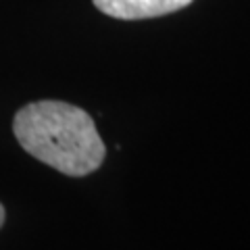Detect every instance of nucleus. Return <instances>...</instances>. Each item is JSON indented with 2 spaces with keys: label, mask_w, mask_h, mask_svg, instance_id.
<instances>
[{
  "label": "nucleus",
  "mask_w": 250,
  "mask_h": 250,
  "mask_svg": "<svg viewBox=\"0 0 250 250\" xmlns=\"http://www.w3.org/2000/svg\"><path fill=\"white\" fill-rule=\"evenodd\" d=\"M92 2L100 13L108 15V17L138 21L186 9L188 4H192V0H92Z\"/></svg>",
  "instance_id": "obj_2"
},
{
  "label": "nucleus",
  "mask_w": 250,
  "mask_h": 250,
  "mask_svg": "<svg viewBox=\"0 0 250 250\" xmlns=\"http://www.w3.org/2000/svg\"><path fill=\"white\" fill-rule=\"evenodd\" d=\"M13 134L27 154L69 177H85L104 163L106 146L83 108L61 100L21 106Z\"/></svg>",
  "instance_id": "obj_1"
},
{
  "label": "nucleus",
  "mask_w": 250,
  "mask_h": 250,
  "mask_svg": "<svg viewBox=\"0 0 250 250\" xmlns=\"http://www.w3.org/2000/svg\"><path fill=\"white\" fill-rule=\"evenodd\" d=\"M4 221H6V210H4V207H2V202H0V228L4 225Z\"/></svg>",
  "instance_id": "obj_3"
}]
</instances>
